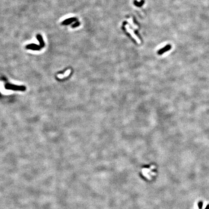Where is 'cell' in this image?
Returning a JSON list of instances; mask_svg holds the SVG:
<instances>
[{
    "label": "cell",
    "mask_w": 209,
    "mask_h": 209,
    "mask_svg": "<svg viewBox=\"0 0 209 209\" xmlns=\"http://www.w3.org/2000/svg\"><path fill=\"white\" fill-rule=\"evenodd\" d=\"M5 88L7 90H20L24 91L26 90V87L23 86H16L10 84H6L5 85Z\"/></svg>",
    "instance_id": "6da1fadb"
},
{
    "label": "cell",
    "mask_w": 209,
    "mask_h": 209,
    "mask_svg": "<svg viewBox=\"0 0 209 209\" xmlns=\"http://www.w3.org/2000/svg\"><path fill=\"white\" fill-rule=\"evenodd\" d=\"M74 20L73 19H68L67 20H66L65 21H64L63 22L62 24H68L70 23H71Z\"/></svg>",
    "instance_id": "52a82bcc"
},
{
    "label": "cell",
    "mask_w": 209,
    "mask_h": 209,
    "mask_svg": "<svg viewBox=\"0 0 209 209\" xmlns=\"http://www.w3.org/2000/svg\"><path fill=\"white\" fill-rule=\"evenodd\" d=\"M125 28H126V29L127 32H128V33L131 34V35L132 36L133 38H134V39L136 41H137L139 44L140 43V41L139 39V38L137 37V36L135 35V34L134 33L133 31L130 29V28H129V27L128 25H125Z\"/></svg>",
    "instance_id": "7a4b0ae2"
},
{
    "label": "cell",
    "mask_w": 209,
    "mask_h": 209,
    "mask_svg": "<svg viewBox=\"0 0 209 209\" xmlns=\"http://www.w3.org/2000/svg\"><path fill=\"white\" fill-rule=\"evenodd\" d=\"M202 207V202H199V207L200 209H201Z\"/></svg>",
    "instance_id": "ba28073f"
},
{
    "label": "cell",
    "mask_w": 209,
    "mask_h": 209,
    "mask_svg": "<svg viewBox=\"0 0 209 209\" xmlns=\"http://www.w3.org/2000/svg\"><path fill=\"white\" fill-rule=\"evenodd\" d=\"M26 48L27 49H30L33 50H39L42 48L40 46H38V45L34 44H32L27 45Z\"/></svg>",
    "instance_id": "3957f363"
},
{
    "label": "cell",
    "mask_w": 209,
    "mask_h": 209,
    "mask_svg": "<svg viewBox=\"0 0 209 209\" xmlns=\"http://www.w3.org/2000/svg\"><path fill=\"white\" fill-rule=\"evenodd\" d=\"M36 37H37V40L40 42V47L42 48H43L44 47V46H45V44H44V41H43V38L42 37V36L40 34H37Z\"/></svg>",
    "instance_id": "8992f818"
},
{
    "label": "cell",
    "mask_w": 209,
    "mask_h": 209,
    "mask_svg": "<svg viewBox=\"0 0 209 209\" xmlns=\"http://www.w3.org/2000/svg\"><path fill=\"white\" fill-rule=\"evenodd\" d=\"M71 72V69H68L65 73L64 74H63V75H58V77L59 78H60V79H62V78H65V77H66L70 75Z\"/></svg>",
    "instance_id": "5b68a950"
},
{
    "label": "cell",
    "mask_w": 209,
    "mask_h": 209,
    "mask_svg": "<svg viewBox=\"0 0 209 209\" xmlns=\"http://www.w3.org/2000/svg\"><path fill=\"white\" fill-rule=\"evenodd\" d=\"M171 49V45H167L165 47H164L163 48L160 49L158 51L157 53H158V54H159V55H162V54H163V53H164L165 52Z\"/></svg>",
    "instance_id": "277c9868"
}]
</instances>
